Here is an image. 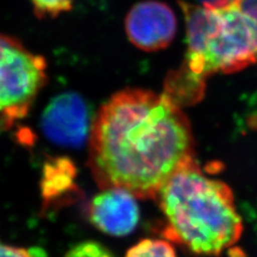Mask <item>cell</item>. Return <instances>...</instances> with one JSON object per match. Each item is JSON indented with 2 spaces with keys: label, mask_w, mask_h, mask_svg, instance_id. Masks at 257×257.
I'll return each instance as SVG.
<instances>
[{
  "label": "cell",
  "mask_w": 257,
  "mask_h": 257,
  "mask_svg": "<svg viewBox=\"0 0 257 257\" xmlns=\"http://www.w3.org/2000/svg\"><path fill=\"white\" fill-rule=\"evenodd\" d=\"M199 2L202 3L203 7L208 8V9H220V8L234 3L235 0H199Z\"/></svg>",
  "instance_id": "obj_15"
},
{
  "label": "cell",
  "mask_w": 257,
  "mask_h": 257,
  "mask_svg": "<svg viewBox=\"0 0 257 257\" xmlns=\"http://www.w3.org/2000/svg\"><path fill=\"white\" fill-rule=\"evenodd\" d=\"M189 119L166 93L126 88L96 114L88 165L98 186L157 198L173 177L194 162Z\"/></svg>",
  "instance_id": "obj_1"
},
{
  "label": "cell",
  "mask_w": 257,
  "mask_h": 257,
  "mask_svg": "<svg viewBox=\"0 0 257 257\" xmlns=\"http://www.w3.org/2000/svg\"><path fill=\"white\" fill-rule=\"evenodd\" d=\"M125 257H177V255L167 241L145 239L132 246Z\"/></svg>",
  "instance_id": "obj_10"
},
{
  "label": "cell",
  "mask_w": 257,
  "mask_h": 257,
  "mask_svg": "<svg viewBox=\"0 0 257 257\" xmlns=\"http://www.w3.org/2000/svg\"><path fill=\"white\" fill-rule=\"evenodd\" d=\"M157 199L165 216L163 236L193 254L219 256L242 235L232 191L196 162L177 173Z\"/></svg>",
  "instance_id": "obj_2"
},
{
  "label": "cell",
  "mask_w": 257,
  "mask_h": 257,
  "mask_svg": "<svg viewBox=\"0 0 257 257\" xmlns=\"http://www.w3.org/2000/svg\"><path fill=\"white\" fill-rule=\"evenodd\" d=\"M206 79L193 73L184 64L172 71L165 79V92L170 98L178 104L196 102L205 92Z\"/></svg>",
  "instance_id": "obj_9"
},
{
  "label": "cell",
  "mask_w": 257,
  "mask_h": 257,
  "mask_svg": "<svg viewBox=\"0 0 257 257\" xmlns=\"http://www.w3.org/2000/svg\"><path fill=\"white\" fill-rule=\"evenodd\" d=\"M124 27L132 44L145 52H157L172 43L177 20L166 4L146 0L136 4L128 11Z\"/></svg>",
  "instance_id": "obj_6"
},
{
  "label": "cell",
  "mask_w": 257,
  "mask_h": 257,
  "mask_svg": "<svg viewBox=\"0 0 257 257\" xmlns=\"http://www.w3.org/2000/svg\"><path fill=\"white\" fill-rule=\"evenodd\" d=\"M0 257H34L29 251L22 247L0 244Z\"/></svg>",
  "instance_id": "obj_13"
},
{
  "label": "cell",
  "mask_w": 257,
  "mask_h": 257,
  "mask_svg": "<svg viewBox=\"0 0 257 257\" xmlns=\"http://www.w3.org/2000/svg\"><path fill=\"white\" fill-rule=\"evenodd\" d=\"M46 60L19 40L0 35V131L25 118L44 87Z\"/></svg>",
  "instance_id": "obj_4"
},
{
  "label": "cell",
  "mask_w": 257,
  "mask_h": 257,
  "mask_svg": "<svg viewBox=\"0 0 257 257\" xmlns=\"http://www.w3.org/2000/svg\"><path fill=\"white\" fill-rule=\"evenodd\" d=\"M64 257H114V255L102 244L87 241L71 248Z\"/></svg>",
  "instance_id": "obj_12"
},
{
  "label": "cell",
  "mask_w": 257,
  "mask_h": 257,
  "mask_svg": "<svg viewBox=\"0 0 257 257\" xmlns=\"http://www.w3.org/2000/svg\"><path fill=\"white\" fill-rule=\"evenodd\" d=\"M88 218L94 227L111 236H126L140 221L136 197L123 189L111 188L95 195L87 209Z\"/></svg>",
  "instance_id": "obj_7"
},
{
  "label": "cell",
  "mask_w": 257,
  "mask_h": 257,
  "mask_svg": "<svg viewBox=\"0 0 257 257\" xmlns=\"http://www.w3.org/2000/svg\"><path fill=\"white\" fill-rule=\"evenodd\" d=\"M35 13L40 19L56 18L59 14L68 12L73 7L74 0H31Z\"/></svg>",
  "instance_id": "obj_11"
},
{
  "label": "cell",
  "mask_w": 257,
  "mask_h": 257,
  "mask_svg": "<svg viewBox=\"0 0 257 257\" xmlns=\"http://www.w3.org/2000/svg\"><path fill=\"white\" fill-rule=\"evenodd\" d=\"M214 10L216 22L203 51L183 61L204 79L215 73H235L257 60V26L241 9L239 0Z\"/></svg>",
  "instance_id": "obj_3"
},
{
  "label": "cell",
  "mask_w": 257,
  "mask_h": 257,
  "mask_svg": "<svg viewBox=\"0 0 257 257\" xmlns=\"http://www.w3.org/2000/svg\"><path fill=\"white\" fill-rule=\"evenodd\" d=\"M240 8L257 26V0H239Z\"/></svg>",
  "instance_id": "obj_14"
},
{
  "label": "cell",
  "mask_w": 257,
  "mask_h": 257,
  "mask_svg": "<svg viewBox=\"0 0 257 257\" xmlns=\"http://www.w3.org/2000/svg\"><path fill=\"white\" fill-rule=\"evenodd\" d=\"M41 125L46 138L55 144L73 148L83 146L91 130L89 108L79 94H59L46 106Z\"/></svg>",
  "instance_id": "obj_5"
},
{
  "label": "cell",
  "mask_w": 257,
  "mask_h": 257,
  "mask_svg": "<svg viewBox=\"0 0 257 257\" xmlns=\"http://www.w3.org/2000/svg\"><path fill=\"white\" fill-rule=\"evenodd\" d=\"M76 176V166L69 158H52L45 162L40 183L45 210L70 204L78 197Z\"/></svg>",
  "instance_id": "obj_8"
}]
</instances>
